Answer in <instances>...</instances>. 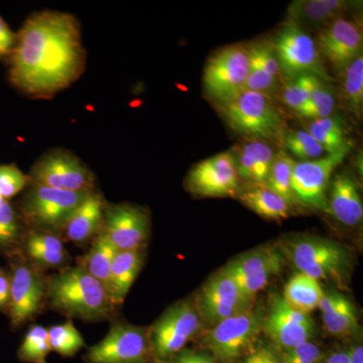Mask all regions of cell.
Here are the masks:
<instances>
[{"label":"cell","instance_id":"obj_21","mask_svg":"<svg viewBox=\"0 0 363 363\" xmlns=\"http://www.w3.org/2000/svg\"><path fill=\"white\" fill-rule=\"evenodd\" d=\"M353 6L345 0H295L286 11V21L306 28L323 30L334 21L345 18Z\"/></svg>","mask_w":363,"mask_h":363},{"label":"cell","instance_id":"obj_40","mask_svg":"<svg viewBox=\"0 0 363 363\" xmlns=\"http://www.w3.org/2000/svg\"><path fill=\"white\" fill-rule=\"evenodd\" d=\"M281 86V81L277 80L267 73L250 55V72H248L245 89L260 93L274 100V98L279 94Z\"/></svg>","mask_w":363,"mask_h":363},{"label":"cell","instance_id":"obj_11","mask_svg":"<svg viewBox=\"0 0 363 363\" xmlns=\"http://www.w3.org/2000/svg\"><path fill=\"white\" fill-rule=\"evenodd\" d=\"M28 175L30 183L57 190L89 192L96 189V178L89 167L65 149L45 152L35 162Z\"/></svg>","mask_w":363,"mask_h":363},{"label":"cell","instance_id":"obj_19","mask_svg":"<svg viewBox=\"0 0 363 363\" xmlns=\"http://www.w3.org/2000/svg\"><path fill=\"white\" fill-rule=\"evenodd\" d=\"M362 30L357 21L342 18L318 33L317 48L332 69L340 74L362 52Z\"/></svg>","mask_w":363,"mask_h":363},{"label":"cell","instance_id":"obj_31","mask_svg":"<svg viewBox=\"0 0 363 363\" xmlns=\"http://www.w3.org/2000/svg\"><path fill=\"white\" fill-rule=\"evenodd\" d=\"M116 253V248L112 247L101 235L97 234L92 240V247L86 255L80 266L84 267L93 278L99 281L108 292L112 262ZM109 294V293H108Z\"/></svg>","mask_w":363,"mask_h":363},{"label":"cell","instance_id":"obj_5","mask_svg":"<svg viewBox=\"0 0 363 363\" xmlns=\"http://www.w3.org/2000/svg\"><path fill=\"white\" fill-rule=\"evenodd\" d=\"M89 192L57 190L30 183L14 206L26 229L61 233L67 220Z\"/></svg>","mask_w":363,"mask_h":363},{"label":"cell","instance_id":"obj_3","mask_svg":"<svg viewBox=\"0 0 363 363\" xmlns=\"http://www.w3.org/2000/svg\"><path fill=\"white\" fill-rule=\"evenodd\" d=\"M215 106L227 125L247 140H281L286 130L285 118L274 100L255 91L242 90Z\"/></svg>","mask_w":363,"mask_h":363},{"label":"cell","instance_id":"obj_28","mask_svg":"<svg viewBox=\"0 0 363 363\" xmlns=\"http://www.w3.org/2000/svg\"><path fill=\"white\" fill-rule=\"evenodd\" d=\"M323 295L320 281L297 272L286 284L281 298L296 311L310 315L319 308Z\"/></svg>","mask_w":363,"mask_h":363},{"label":"cell","instance_id":"obj_33","mask_svg":"<svg viewBox=\"0 0 363 363\" xmlns=\"http://www.w3.org/2000/svg\"><path fill=\"white\" fill-rule=\"evenodd\" d=\"M341 95L348 111L362 116L363 106V55L346 67L340 74Z\"/></svg>","mask_w":363,"mask_h":363},{"label":"cell","instance_id":"obj_27","mask_svg":"<svg viewBox=\"0 0 363 363\" xmlns=\"http://www.w3.org/2000/svg\"><path fill=\"white\" fill-rule=\"evenodd\" d=\"M236 197L255 213L266 219L281 220L292 213L293 206L264 185H250L241 189Z\"/></svg>","mask_w":363,"mask_h":363},{"label":"cell","instance_id":"obj_13","mask_svg":"<svg viewBox=\"0 0 363 363\" xmlns=\"http://www.w3.org/2000/svg\"><path fill=\"white\" fill-rule=\"evenodd\" d=\"M150 233V216L145 208L130 203H107L98 234L116 250H143Z\"/></svg>","mask_w":363,"mask_h":363},{"label":"cell","instance_id":"obj_43","mask_svg":"<svg viewBox=\"0 0 363 363\" xmlns=\"http://www.w3.org/2000/svg\"><path fill=\"white\" fill-rule=\"evenodd\" d=\"M16 43V33H14L6 21L0 16V62L7 63Z\"/></svg>","mask_w":363,"mask_h":363},{"label":"cell","instance_id":"obj_1","mask_svg":"<svg viewBox=\"0 0 363 363\" xmlns=\"http://www.w3.org/2000/svg\"><path fill=\"white\" fill-rule=\"evenodd\" d=\"M87 52L81 25L73 14L35 11L16 33L7 61L14 89L32 99H51L83 75Z\"/></svg>","mask_w":363,"mask_h":363},{"label":"cell","instance_id":"obj_23","mask_svg":"<svg viewBox=\"0 0 363 363\" xmlns=\"http://www.w3.org/2000/svg\"><path fill=\"white\" fill-rule=\"evenodd\" d=\"M326 212L346 226L353 227L362 223V196L357 181L348 172L338 174L331 182Z\"/></svg>","mask_w":363,"mask_h":363},{"label":"cell","instance_id":"obj_6","mask_svg":"<svg viewBox=\"0 0 363 363\" xmlns=\"http://www.w3.org/2000/svg\"><path fill=\"white\" fill-rule=\"evenodd\" d=\"M203 326L194 301H181L169 307L149 328L155 362H171L201 332Z\"/></svg>","mask_w":363,"mask_h":363},{"label":"cell","instance_id":"obj_38","mask_svg":"<svg viewBox=\"0 0 363 363\" xmlns=\"http://www.w3.org/2000/svg\"><path fill=\"white\" fill-rule=\"evenodd\" d=\"M335 105V91L329 83L322 82L313 91L309 101L301 109L298 116L309 121L324 118L334 114Z\"/></svg>","mask_w":363,"mask_h":363},{"label":"cell","instance_id":"obj_29","mask_svg":"<svg viewBox=\"0 0 363 363\" xmlns=\"http://www.w3.org/2000/svg\"><path fill=\"white\" fill-rule=\"evenodd\" d=\"M307 131L321 145L327 154H333L351 145L345 123L342 116L338 114L310 121Z\"/></svg>","mask_w":363,"mask_h":363},{"label":"cell","instance_id":"obj_25","mask_svg":"<svg viewBox=\"0 0 363 363\" xmlns=\"http://www.w3.org/2000/svg\"><path fill=\"white\" fill-rule=\"evenodd\" d=\"M319 308L325 329L331 335L345 338L359 331L357 308L343 294L337 291L324 292Z\"/></svg>","mask_w":363,"mask_h":363},{"label":"cell","instance_id":"obj_18","mask_svg":"<svg viewBox=\"0 0 363 363\" xmlns=\"http://www.w3.org/2000/svg\"><path fill=\"white\" fill-rule=\"evenodd\" d=\"M316 325L310 315L296 311L281 297H277L262 318V333L279 350H291L311 341Z\"/></svg>","mask_w":363,"mask_h":363},{"label":"cell","instance_id":"obj_35","mask_svg":"<svg viewBox=\"0 0 363 363\" xmlns=\"http://www.w3.org/2000/svg\"><path fill=\"white\" fill-rule=\"evenodd\" d=\"M48 334L51 350L62 357H74L85 346L84 339L74 326L71 319L65 323L50 327Z\"/></svg>","mask_w":363,"mask_h":363},{"label":"cell","instance_id":"obj_30","mask_svg":"<svg viewBox=\"0 0 363 363\" xmlns=\"http://www.w3.org/2000/svg\"><path fill=\"white\" fill-rule=\"evenodd\" d=\"M26 227L11 201L0 207V252L11 257L20 252Z\"/></svg>","mask_w":363,"mask_h":363},{"label":"cell","instance_id":"obj_4","mask_svg":"<svg viewBox=\"0 0 363 363\" xmlns=\"http://www.w3.org/2000/svg\"><path fill=\"white\" fill-rule=\"evenodd\" d=\"M279 250L301 274L343 286L350 269L347 250L328 238L298 235L281 241Z\"/></svg>","mask_w":363,"mask_h":363},{"label":"cell","instance_id":"obj_8","mask_svg":"<svg viewBox=\"0 0 363 363\" xmlns=\"http://www.w3.org/2000/svg\"><path fill=\"white\" fill-rule=\"evenodd\" d=\"M271 44L285 81L301 75H313L325 82H331V76L325 68L316 42L306 30L286 21Z\"/></svg>","mask_w":363,"mask_h":363},{"label":"cell","instance_id":"obj_44","mask_svg":"<svg viewBox=\"0 0 363 363\" xmlns=\"http://www.w3.org/2000/svg\"><path fill=\"white\" fill-rule=\"evenodd\" d=\"M169 363H215L207 353L194 350H182Z\"/></svg>","mask_w":363,"mask_h":363},{"label":"cell","instance_id":"obj_47","mask_svg":"<svg viewBox=\"0 0 363 363\" xmlns=\"http://www.w3.org/2000/svg\"><path fill=\"white\" fill-rule=\"evenodd\" d=\"M350 363H363V347L362 345L354 346L350 350Z\"/></svg>","mask_w":363,"mask_h":363},{"label":"cell","instance_id":"obj_45","mask_svg":"<svg viewBox=\"0 0 363 363\" xmlns=\"http://www.w3.org/2000/svg\"><path fill=\"white\" fill-rule=\"evenodd\" d=\"M11 302V276L9 272L0 271V312H9Z\"/></svg>","mask_w":363,"mask_h":363},{"label":"cell","instance_id":"obj_20","mask_svg":"<svg viewBox=\"0 0 363 363\" xmlns=\"http://www.w3.org/2000/svg\"><path fill=\"white\" fill-rule=\"evenodd\" d=\"M21 252L40 272L65 267L70 257L61 236L39 229H26Z\"/></svg>","mask_w":363,"mask_h":363},{"label":"cell","instance_id":"obj_14","mask_svg":"<svg viewBox=\"0 0 363 363\" xmlns=\"http://www.w3.org/2000/svg\"><path fill=\"white\" fill-rule=\"evenodd\" d=\"M285 257L279 247L266 245L255 248L231 260L223 271L233 279L247 300L255 298L267 285L272 277L283 269Z\"/></svg>","mask_w":363,"mask_h":363},{"label":"cell","instance_id":"obj_42","mask_svg":"<svg viewBox=\"0 0 363 363\" xmlns=\"http://www.w3.org/2000/svg\"><path fill=\"white\" fill-rule=\"evenodd\" d=\"M236 363H284L278 350L271 343L259 341L250 352Z\"/></svg>","mask_w":363,"mask_h":363},{"label":"cell","instance_id":"obj_7","mask_svg":"<svg viewBox=\"0 0 363 363\" xmlns=\"http://www.w3.org/2000/svg\"><path fill=\"white\" fill-rule=\"evenodd\" d=\"M262 318L253 308L227 318L203 336L201 346L220 363H236L259 342Z\"/></svg>","mask_w":363,"mask_h":363},{"label":"cell","instance_id":"obj_48","mask_svg":"<svg viewBox=\"0 0 363 363\" xmlns=\"http://www.w3.org/2000/svg\"><path fill=\"white\" fill-rule=\"evenodd\" d=\"M7 202L6 199H4V198L0 196V207L2 206V205H4V203Z\"/></svg>","mask_w":363,"mask_h":363},{"label":"cell","instance_id":"obj_12","mask_svg":"<svg viewBox=\"0 0 363 363\" xmlns=\"http://www.w3.org/2000/svg\"><path fill=\"white\" fill-rule=\"evenodd\" d=\"M87 363H152L149 328L116 321L105 337L88 350Z\"/></svg>","mask_w":363,"mask_h":363},{"label":"cell","instance_id":"obj_37","mask_svg":"<svg viewBox=\"0 0 363 363\" xmlns=\"http://www.w3.org/2000/svg\"><path fill=\"white\" fill-rule=\"evenodd\" d=\"M281 142L288 152L301 161L319 159L325 154L321 145L307 130H286Z\"/></svg>","mask_w":363,"mask_h":363},{"label":"cell","instance_id":"obj_15","mask_svg":"<svg viewBox=\"0 0 363 363\" xmlns=\"http://www.w3.org/2000/svg\"><path fill=\"white\" fill-rule=\"evenodd\" d=\"M350 147L311 161L296 162L292 189L298 204L327 211V189L332 174L347 156Z\"/></svg>","mask_w":363,"mask_h":363},{"label":"cell","instance_id":"obj_22","mask_svg":"<svg viewBox=\"0 0 363 363\" xmlns=\"http://www.w3.org/2000/svg\"><path fill=\"white\" fill-rule=\"evenodd\" d=\"M106 204L99 191H91L69 217L61 233L75 245L90 242L99 233Z\"/></svg>","mask_w":363,"mask_h":363},{"label":"cell","instance_id":"obj_41","mask_svg":"<svg viewBox=\"0 0 363 363\" xmlns=\"http://www.w3.org/2000/svg\"><path fill=\"white\" fill-rule=\"evenodd\" d=\"M277 350L284 363H321L324 359L321 347L312 340L291 350Z\"/></svg>","mask_w":363,"mask_h":363},{"label":"cell","instance_id":"obj_10","mask_svg":"<svg viewBox=\"0 0 363 363\" xmlns=\"http://www.w3.org/2000/svg\"><path fill=\"white\" fill-rule=\"evenodd\" d=\"M9 257L11 302L9 315L13 328H18L42 313L47 302V278L33 267L23 252Z\"/></svg>","mask_w":363,"mask_h":363},{"label":"cell","instance_id":"obj_39","mask_svg":"<svg viewBox=\"0 0 363 363\" xmlns=\"http://www.w3.org/2000/svg\"><path fill=\"white\" fill-rule=\"evenodd\" d=\"M30 183V177L16 164H0V196L6 201L23 193Z\"/></svg>","mask_w":363,"mask_h":363},{"label":"cell","instance_id":"obj_32","mask_svg":"<svg viewBox=\"0 0 363 363\" xmlns=\"http://www.w3.org/2000/svg\"><path fill=\"white\" fill-rule=\"evenodd\" d=\"M296 161L285 150L276 152L271 171L264 186L281 196L291 206L298 204L292 189V173Z\"/></svg>","mask_w":363,"mask_h":363},{"label":"cell","instance_id":"obj_9","mask_svg":"<svg viewBox=\"0 0 363 363\" xmlns=\"http://www.w3.org/2000/svg\"><path fill=\"white\" fill-rule=\"evenodd\" d=\"M250 72L248 45L221 48L208 59L203 73V89L215 104L227 101L245 89Z\"/></svg>","mask_w":363,"mask_h":363},{"label":"cell","instance_id":"obj_16","mask_svg":"<svg viewBox=\"0 0 363 363\" xmlns=\"http://www.w3.org/2000/svg\"><path fill=\"white\" fill-rule=\"evenodd\" d=\"M186 185L197 197H236L241 190L240 179L233 150L196 164L189 172Z\"/></svg>","mask_w":363,"mask_h":363},{"label":"cell","instance_id":"obj_24","mask_svg":"<svg viewBox=\"0 0 363 363\" xmlns=\"http://www.w3.org/2000/svg\"><path fill=\"white\" fill-rule=\"evenodd\" d=\"M231 150L235 157L240 181L247 182L250 185H264L276 156L269 142L247 140V143Z\"/></svg>","mask_w":363,"mask_h":363},{"label":"cell","instance_id":"obj_49","mask_svg":"<svg viewBox=\"0 0 363 363\" xmlns=\"http://www.w3.org/2000/svg\"><path fill=\"white\" fill-rule=\"evenodd\" d=\"M0 271H1V269H0Z\"/></svg>","mask_w":363,"mask_h":363},{"label":"cell","instance_id":"obj_46","mask_svg":"<svg viewBox=\"0 0 363 363\" xmlns=\"http://www.w3.org/2000/svg\"><path fill=\"white\" fill-rule=\"evenodd\" d=\"M323 363H350V350L334 351L328 357L324 358Z\"/></svg>","mask_w":363,"mask_h":363},{"label":"cell","instance_id":"obj_36","mask_svg":"<svg viewBox=\"0 0 363 363\" xmlns=\"http://www.w3.org/2000/svg\"><path fill=\"white\" fill-rule=\"evenodd\" d=\"M48 328L42 325H33L26 332L18 357L21 362L26 363H47L48 355L51 352Z\"/></svg>","mask_w":363,"mask_h":363},{"label":"cell","instance_id":"obj_2","mask_svg":"<svg viewBox=\"0 0 363 363\" xmlns=\"http://www.w3.org/2000/svg\"><path fill=\"white\" fill-rule=\"evenodd\" d=\"M45 306L69 319L88 322L114 319L116 313L106 289L80 264L47 279Z\"/></svg>","mask_w":363,"mask_h":363},{"label":"cell","instance_id":"obj_26","mask_svg":"<svg viewBox=\"0 0 363 363\" xmlns=\"http://www.w3.org/2000/svg\"><path fill=\"white\" fill-rule=\"evenodd\" d=\"M143 250H116L112 262L108 293L114 304L121 305L142 271Z\"/></svg>","mask_w":363,"mask_h":363},{"label":"cell","instance_id":"obj_17","mask_svg":"<svg viewBox=\"0 0 363 363\" xmlns=\"http://www.w3.org/2000/svg\"><path fill=\"white\" fill-rule=\"evenodd\" d=\"M195 304L203 325L213 327L227 318L252 309L253 302L242 295L233 279L221 269L202 286Z\"/></svg>","mask_w":363,"mask_h":363},{"label":"cell","instance_id":"obj_34","mask_svg":"<svg viewBox=\"0 0 363 363\" xmlns=\"http://www.w3.org/2000/svg\"><path fill=\"white\" fill-rule=\"evenodd\" d=\"M325 81L313 75H301L285 81L279 88V94L283 104L298 113L309 101L313 91Z\"/></svg>","mask_w":363,"mask_h":363}]
</instances>
